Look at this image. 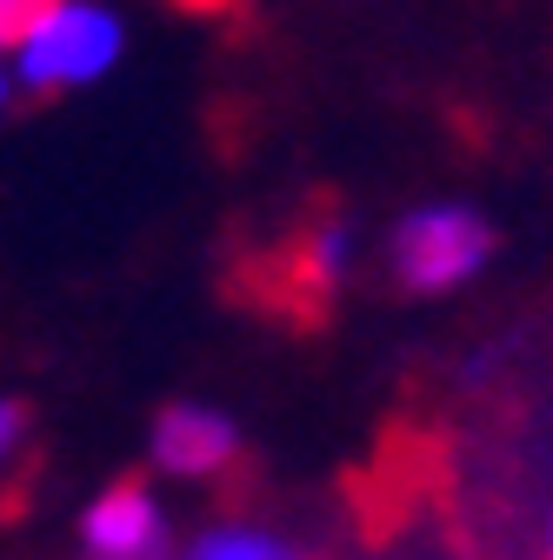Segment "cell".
<instances>
[{
    "label": "cell",
    "instance_id": "obj_4",
    "mask_svg": "<svg viewBox=\"0 0 553 560\" xmlns=\"http://www.w3.org/2000/svg\"><path fill=\"white\" fill-rule=\"evenodd\" d=\"M148 460L161 480H214L240 460V420L214 400H174L154 413V428H148Z\"/></svg>",
    "mask_w": 553,
    "mask_h": 560
},
{
    "label": "cell",
    "instance_id": "obj_6",
    "mask_svg": "<svg viewBox=\"0 0 553 560\" xmlns=\"http://www.w3.org/2000/svg\"><path fill=\"white\" fill-rule=\"evenodd\" d=\"M354 267H361V234H354V221H340V214H320V221L294 241L301 294H314V301L340 294V288L354 280Z\"/></svg>",
    "mask_w": 553,
    "mask_h": 560
},
{
    "label": "cell",
    "instance_id": "obj_2",
    "mask_svg": "<svg viewBox=\"0 0 553 560\" xmlns=\"http://www.w3.org/2000/svg\"><path fill=\"white\" fill-rule=\"evenodd\" d=\"M127 54V27L101 0H54L47 21L8 54L14 60V88L27 94H81L107 81Z\"/></svg>",
    "mask_w": 553,
    "mask_h": 560
},
{
    "label": "cell",
    "instance_id": "obj_5",
    "mask_svg": "<svg viewBox=\"0 0 553 560\" xmlns=\"http://www.w3.org/2000/svg\"><path fill=\"white\" fill-rule=\"evenodd\" d=\"M180 560H314V553L287 527H273V521L227 514V521H207L200 534H187Z\"/></svg>",
    "mask_w": 553,
    "mask_h": 560
},
{
    "label": "cell",
    "instance_id": "obj_9",
    "mask_svg": "<svg viewBox=\"0 0 553 560\" xmlns=\"http://www.w3.org/2000/svg\"><path fill=\"white\" fill-rule=\"evenodd\" d=\"M540 553L553 560V508H546V527H540Z\"/></svg>",
    "mask_w": 553,
    "mask_h": 560
},
{
    "label": "cell",
    "instance_id": "obj_10",
    "mask_svg": "<svg viewBox=\"0 0 553 560\" xmlns=\"http://www.w3.org/2000/svg\"><path fill=\"white\" fill-rule=\"evenodd\" d=\"M8 94H14V67H0V107H8Z\"/></svg>",
    "mask_w": 553,
    "mask_h": 560
},
{
    "label": "cell",
    "instance_id": "obj_1",
    "mask_svg": "<svg viewBox=\"0 0 553 560\" xmlns=\"http://www.w3.org/2000/svg\"><path fill=\"white\" fill-rule=\"evenodd\" d=\"M494 254H501L494 221L467 200H421L387 234V273L413 301H447V294L473 288L494 267Z\"/></svg>",
    "mask_w": 553,
    "mask_h": 560
},
{
    "label": "cell",
    "instance_id": "obj_7",
    "mask_svg": "<svg viewBox=\"0 0 553 560\" xmlns=\"http://www.w3.org/2000/svg\"><path fill=\"white\" fill-rule=\"evenodd\" d=\"M54 0H0V54H14L40 21H47Z\"/></svg>",
    "mask_w": 553,
    "mask_h": 560
},
{
    "label": "cell",
    "instance_id": "obj_8",
    "mask_svg": "<svg viewBox=\"0 0 553 560\" xmlns=\"http://www.w3.org/2000/svg\"><path fill=\"white\" fill-rule=\"evenodd\" d=\"M27 454V407L14 394H0V474Z\"/></svg>",
    "mask_w": 553,
    "mask_h": 560
},
{
    "label": "cell",
    "instance_id": "obj_11",
    "mask_svg": "<svg viewBox=\"0 0 553 560\" xmlns=\"http://www.w3.org/2000/svg\"><path fill=\"white\" fill-rule=\"evenodd\" d=\"M187 8H221V0H187Z\"/></svg>",
    "mask_w": 553,
    "mask_h": 560
},
{
    "label": "cell",
    "instance_id": "obj_3",
    "mask_svg": "<svg viewBox=\"0 0 553 560\" xmlns=\"http://www.w3.org/2000/svg\"><path fill=\"white\" fill-rule=\"evenodd\" d=\"M81 553L87 560H180L167 501L148 480H114L81 508Z\"/></svg>",
    "mask_w": 553,
    "mask_h": 560
}]
</instances>
